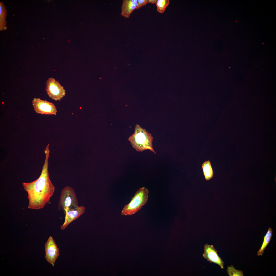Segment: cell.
I'll return each instance as SVG.
<instances>
[{
  "instance_id": "7a4b0ae2",
  "label": "cell",
  "mask_w": 276,
  "mask_h": 276,
  "mask_svg": "<svg viewBox=\"0 0 276 276\" xmlns=\"http://www.w3.org/2000/svg\"><path fill=\"white\" fill-rule=\"evenodd\" d=\"M153 137L146 129L138 124L136 125L134 132L128 139L133 147L138 152L149 150L155 154L153 148Z\"/></svg>"
},
{
  "instance_id": "30bf717a",
  "label": "cell",
  "mask_w": 276,
  "mask_h": 276,
  "mask_svg": "<svg viewBox=\"0 0 276 276\" xmlns=\"http://www.w3.org/2000/svg\"><path fill=\"white\" fill-rule=\"evenodd\" d=\"M137 0H123L121 7V15L129 18L131 13L136 9Z\"/></svg>"
},
{
  "instance_id": "ba28073f",
  "label": "cell",
  "mask_w": 276,
  "mask_h": 276,
  "mask_svg": "<svg viewBox=\"0 0 276 276\" xmlns=\"http://www.w3.org/2000/svg\"><path fill=\"white\" fill-rule=\"evenodd\" d=\"M85 208L84 206H78L74 208L68 209L64 211L65 221L60 226L61 230H64L73 221L78 218L85 212Z\"/></svg>"
},
{
  "instance_id": "9c48e42d",
  "label": "cell",
  "mask_w": 276,
  "mask_h": 276,
  "mask_svg": "<svg viewBox=\"0 0 276 276\" xmlns=\"http://www.w3.org/2000/svg\"><path fill=\"white\" fill-rule=\"evenodd\" d=\"M203 256L205 259L210 263H213L218 265L222 269L224 268V262L217 254V251L212 245L206 244L204 247Z\"/></svg>"
},
{
  "instance_id": "7c38bea8",
  "label": "cell",
  "mask_w": 276,
  "mask_h": 276,
  "mask_svg": "<svg viewBox=\"0 0 276 276\" xmlns=\"http://www.w3.org/2000/svg\"><path fill=\"white\" fill-rule=\"evenodd\" d=\"M202 168L205 179L207 180L211 179L213 175V172L210 161L204 162L202 164Z\"/></svg>"
},
{
  "instance_id": "5bb4252c",
  "label": "cell",
  "mask_w": 276,
  "mask_h": 276,
  "mask_svg": "<svg viewBox=\"0 0 276 276\" xmlns=\"http://www.w3.org/2000/svg\"><path fill=\"white\" fill-rule=\"evenodd\" d=\"M227 271L229 276H243V272L242 271L236 269L232 265L230 266H228Z\"/></svg>"
},
{
  "instance_id": "9a60e30c",
  "label": "cell",
  "mask_w": 276,
  "mask_h": 276,
  "mask_svg": "<svg viewBox=\"0 0 276 276\" xmlns=\"http://www.w3.org/2000/svg\"><path fill=\"white\" fill-rule=\"evenodd\" d=\"M147 2L148 0H138L136 9H138L142 6L145 5L148 3Z\"/></svg>"
},
{
  "instance_id": "52a82bcc",
  "label": "cell",
  "mask_w": 276,
  "mask_h": 276,
  "mask_svg": "<svg viewBox=\"0 0 276 276\" xmlns=\"http://www.w3.org/2000/svg\"><path fill=\"white\" fill-rule=\"evenodd\" d=\"M45 258L47 262L54 266L56 261L59 255V251L53 238L50 236L45 243Z\"/></svg>"
},
{
  "instance_id": "8fae6325",
  "label": "cell",
  "mask_w": 276,
  "mask_h": 276,
  "mask_svg": "<svg viewBox=\"0 0 276 276\" xmlns=\"http://www.w3.org/2000/svg\"><path fill=\"white\" fill-rule=\"evenodd\" d=\"M272 232V229L269 227L264 236L263 242L261 247L257 252V255L258 256H262L263 255L266 248L271 240L273 235Z\"/></svg>"
},
{
  "instance_id": "6da1fadb",
  "label": "cell",
  "mask_w": 276,
  "mask_h": 276,
  "mask_svg": "<svg viewBox=\"0 0 276 276\" xmlns=\"http://www.w3.org/2000/svg\"><path fill=\"white\" fill-rule=\"evenodd\" d=\"M44 151L45 160L39 177L32 182L22 183L24 188L28 193L29 209L38 210L44 208L55 191V187L50 179L48 171L50 152L49 144Z\"/></svg>"
},
{
  "instance_id": "3957f363",
  "label": "cell",
  "mask_w": 276,
  "mask_h": 276,
  "mask_svg": "<svg viewBox=\"0 0 276 276\" xmlns=\"http://www.w3.org/2000/svg\"><path fill=\"white\" fill-rule=\"evenodd\" d=\"M149 192L148 189L145 187L140 188L130 202L124 206L121 215H131L138 212L147 202Z\"/></svg>"
},
{
  "instance_id": "e0dca14e",
  "label": "cell",
  "mask_w": 276,
  "mask_h": 276,
  "mask_svg": "<svg viewBox=\"0 0 276 276\" xmlns=\"http://www.w3.org/2000/svg\"><path fill=\"white\" fill-rule=\"evenodd\" d=\"M1 13H2L1 8V7L0 6V14Z\"/></svg>"
},
{
  "instance_id": "4fadbf2b",
  "label": "cell",
  "mask_w": 276,
  "mask_h": 276,
  "mask_svg": "<svg viewBox=\"0 0 276 276\" xmlns=\"http://www.w3.org/2000/svg\"><path fill=\"white\" fill-rule=\"evenodd\" d=\"M169 0H157L156 4L157 11L160 13H164L169 4Z\"/></svg>"
},
{
  "instance_id": "5b68a950",
  "label": "cell",
  "mask_w": 276,
  "mask_h": 276,
  "mask_svg": "<svg viewBox=\"0 0 276 276\" xmlns=\"http://www.w3.org/2000/svg\"><path fill=\"white\" fill-rule=\"evenodd\" d=\"M46 91L49 96L56 101L60 100L66 94L63 87L52 78H49L46 82Z\"/></svg>"
},
{
  "instance_id": "277c9868",
  "label": "cell",
  "mask_w": 276,
  "mask_h": 276,
  "mask_svg": "<svg viewBox=\"0 0 276 276\" xmlns=\"http://www.w3.org/2000/svg\"><path fill=\"white\" fill-rule=\"evenodd\" d=\"M78 206V200L74 189L66 186L62 190L58 205V210L64 211Z\"/></svg>"
},
{
  "instance_id": "8992f818",
  "label": "cell",
  "mask_w": 276,
  "mask_h": 276,
  "mask_svg": "<svg viewBox=\"0 0 276 276\" xmlns=\"http://www.w3.org/2000/svg\"><path fill=\"white\" fill-rule=\"evenodd\" d=\"M32 106L35 112L41 114L56 115L57 108L53 103L42 100L40 98H34L32 102Z\"/></svg>"
},
{
  "instance_id": "2e32d148",
  "label": "cell",
  "mask_w": 276,
  "mask_h": 276,
  "mask_svg": "<svg viewBox=\"0 0 276 276\" xmlns=\"http://www.w3.org/2000/svg\"><path fill=\"white\" fill-rule=\"evenodd\" d=\"M157 0H148V3H151L152 4H156Z\"/></svg>"
}]
</instances>
